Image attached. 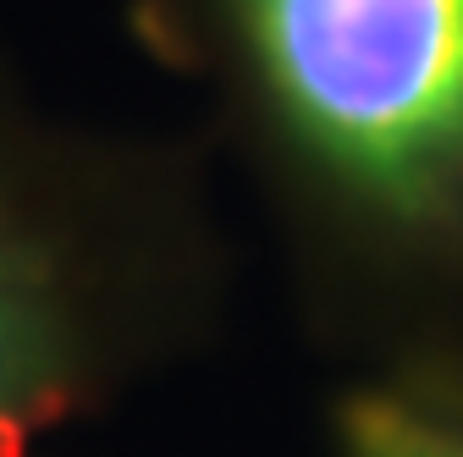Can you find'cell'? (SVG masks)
I'll list each match as a JSON object with an SVG mask.
<instances>
[{"mask_svg":"<svg viewBox=\"0 0 463 457\" xmlns=\"http://www.w3.org/2000/svg\"><path fill=\"white\" fill-rule=\"evenodd\" d=\"M370 369L463 375V0H177Z\"/></svg>","mask_w":463,"mask_h":457,"instance_id":"1","label":"cell"},{"mask_svg":"<svg viewBox=\"0 0 463 457\" xmlns=\"http://www.w3.org/2000/svg\"><path fill=\"white\" fill-rule=\"evenodd\" d=\"M94 314L78 259L0 215V457L83 386Z\"/></svg>","mask_w":463,"mask_h":457,"instance_id":"2","label":"cell"},{"mask_svg":"<svg viewBox=\"0 0 463 457\" xmlns=\"http://www.w3.org/2000/svg\"><path fill=\"white\" fill-rule=\"evenodd\" d=\"M336 457H463V375L370 369L331 419Z\"/></svg>","mask_w":463,"mask_h":457,"instance_id":"3","label":"cell"}]
</instances>
